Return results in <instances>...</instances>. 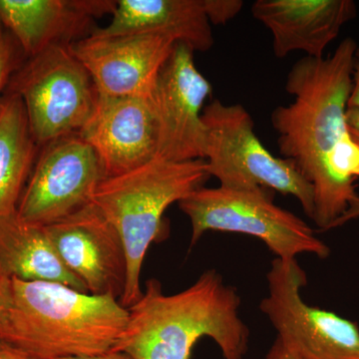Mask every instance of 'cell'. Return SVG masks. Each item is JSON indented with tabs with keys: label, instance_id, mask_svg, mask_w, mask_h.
I'll return each mask as SVG.
<instances>
[{
	"label": "cell",
	"instance_id": "1",
	"mask_svg": "<svg viewBox=\"0 0 359 359\" xmlns=\"http://www.w3.org/2000/svg\"><path fill=\"white\" fill-rule=\"evenodd\" d=\"M358 47L347 37L327 57L297 61L285 81L294 101L271 115L280 155L313 186V219L323 230L344 224L359 200V147L346 124Z\"/></svg>",
	"mask_w": 359,
	"mask_h": 359
},
{
	"label": "cell",
	"instance_id": "17",
	"mask_svg": "<svg viewBox=\"0 0 359 359\" xmlns=\"http://www.w3.org/2000/svg\"><path fill=\"white\" fill-rule=\"evenodd\" d=\"M0 271L9 280L59 283L88 292L61 261L45 226L28 223L18 212L0 217Z\"/></svg>",
	"mask_w": 359,
	"mask_h": 359
},
{
	"label": "cell",
	"instance_id": "15",
	"mask_svg": "<svg viewBox=\"0 0 359 359\" xmlns=\"http://www.w3.org/2000/svg\"><path fill=\"white\" fill-rule=\"evenodd\" d=\"M252 14L271 32L276 57L302 51L320 58L358 6L353 0H257Z\"/></svg>",
	"mask_w": 359,
	"mask_h": 359
},
{
	"label": "cell",
	"instance_id": "13",
	"mask_svg": "<svg viewBox=\"0 0 359 359\" xmlns=\"http://www.w3.org/2000/svg\"><path fill=\"white\" fill-rule=\"evenodd\" d=\"M79 136L95 151L106 176L114 177L157 158V127L151 96L99 97Z\"/></svg>",
	"mask_w": 359,
	"mask_h": 359
},
{
	"label": "cell",
	"instance_id": "21",
	"mask_svg": "<svg viewBox=\"0 0 359 359\" xmlns=\"http://www.w3.org/2000/svg\"><path fill=\"white\" fill-rule=\"evenodd\" d=\"M348 108L359 109V47L355 54L353 72V86L348 99Z\"/></svg>",
	"mask_w": 359,
	"mask_h": 359
},
{
	"label": "cell",
	"instance_id": "5",
	"mask_svg": "<svg viewBox=\"0 0 359 359\" xmlns=\"http://www.w3.org/2000/svg\"><path fill=\"white\" fill-rule=\"evenodd\" d=\"M202 120L205 166L219 186L235 190L266 189L292 196L304 214L313 219V186L290 161L276 157L264 147L244 106L215 99L205 106Z\"/></svg>",
	"mask_w": 359,
	"mask_h": 359
},
{
	"label": "cell",
	"instance_id": "10",
	"mask_svg": "<svg viewBox=\"0 0 359 359\" xmlns=\"http://www.w3.org/2000/svg\"><path fill=\"white\" fill-rule=\"evenodd\" d=\"M209 80L198 70L194 52L175 44L151 95L157 127V158L170 162L204 160L202 115L212 95Z\"/></svg>",
	"mask_w": 359,
	"mask_h": 359
},
{
	"label": "cell",
	"instance_id": "9",
	"mask_svg": "<svg viewBox=\"0 0 359 359\" xmlns=\"http://www.w3.org/2000/svg\"><path fill=\"white\" fill-rule=\"evenodd\" d=\"M107 178L94 149L79 134L61 137L40 147L18 214L47 226L91 204Z\"/></svg>",
	"mask_w": 359,
	"mask_h": 359
},
{
	"label": "cell",
	"instance_id": "2",
	"mask_svg": "<svg viewBox=\"0 0 359 359\" xmlns=\"http://www.w3.org/2000/svg\"><path fill=\"white\" fill-rule=\"evenodd\" d=\"M240 306L237 290L215 269L175 294H165L157 280H149L141 299L128 309L126 330L113 351L134 359H191L194 346L208 337L224 359H244L250 330Z\"/></svg>",
	"mask_w": 359,
	"mask_h": 359
},
{
	"label": "cell",
	"instance_id": "16",
	"mask_svg": "<svg viewBox=\"0 0 359 359\" xmlns=\"http://www.w3.org/2000/svg\"><path fill=\"white\" fill-rule=\"evenodd\" d=\"M102 35L148 33L186 45L193 52H208L215 39L205 0H117Z\"/></svg>",
	"mask_w": 359,
	"mask_h": 359
},
{
	"label": "cell",
	"instance_id": "4",
	"mask_svg": "<svg viewBox=\"0 0 359 359\" xmlns=\"http://www.w3.org/2000/svg\"><path fill=\"white\" fill-rule=\"evenodd\" d=\"M210 178L205 160L170 162L156 158L127 173L108 177L97 188L92 203L115 226L126 250L128 276L120 299L124 308L143 294L142 266L150 245L166 231L165 212Z\"/></svg>",
	"mask_w": 359,
	"mask_h": 359
},
{
	"label": "cell",
	"instance_id": "19",
	"mask_svg": "<svg viewBox=\"0 0 359 359\" xmlns=\"http://www.w3.org/2000/svg\"><path fill=\"white\" fill-rule=\"evenodd\" d=\"M25 59L20 45L0 21V97Z\"/></svg>",
	"mask_w": 359,
	"mask_h": 359
},
{
	"label": "cell",
	"instance_id": "3",
	"mask_svg": "<svg viewBox=\"0 0 359 359\" xmlns=\"http://www.w3.org/2000/svg\"><path fill=\"white\" fill-rule=\"evenodd\" d=\"M128 318V309L111 295L11 278L0 340L35 359L97 355L115 348Z\"/></svg>",
	"mask_w": 359,
	"mask_h": 359
},
{
	"label": "cell",
	"instance_id": "27",
	"mask_svg": "<svg viewBox=\"0 0 359 359\" xmlns=\"http://www.w3.org/2000/svg\"><path fill=\"white\" fill-rule=\"evenodd\" d=\"M356 217H359V200L355 203V204H354L353 207L351 208V211L347 212L346 218H344V223H346L348 219L356 218Z\"/></svg>",
	"mask_w": 359,
	"mask_h": 359
},
{
	"label": "cell",
	"instance_id": "14",
	"mask_svg": "<svg viewBox=\"0 0 359 359\" xmlns=\"http://www.w3.org/2000/svg\"><path fill=\"white\" fill-rule=\"evenodd\" d=\"M114 0H0V21L26 58L51 47H70L112 15Z\"/></svg>",
	"mask_w": 359,
	"mask_h": 359
},
{
	"label": "cell",
	"instance_id": "11",
	"mask_svg": "<svg viewBox=\"0 0 359 359\" xmlns=\"http://www.w3.org/2000/svg\"><path fill=\"white\" fill-rule=\"evenodd\" d=\"M66 268L91 294L121 299L128 276L121 236L93 203L45 226Z\"/></svg>",
	"mask_w": 359,
	"mask_h": 359
},
{
	"label": "cell",
	"instance_id": "25",
	"mask_svg": "<svg viewBox=\"0 0 359 359\" xmlns=\"http://www.w3.org/2000/svg\"><path fill=\"white\" fill-rule=\"evenodd\" d=\"M63 359H134L128 353L123 351H110L108 353L97 354V355L83 356V358H69Z\"/></svg>",
	"mask_w": 359,
	"mask_h": 359
},
{
	"label": "cell",
	"instance_id": "22",
	"mask_svg": "<svg viewBox=\"0 0 359 359\" xmlns=\"http://www.w3.org/2000/svg\"><path fill=\"white\" fill-rule=\"evenodd\" d=\"M264 359H299L283 344L282 340L276 337L273 346L269 348Z\"/></svg>",
	"mask_w": 359,
	"mask_h": 359
},
{
	"label": "cell",
	"instance_id": "12",
	"mask_svg": "<svg viewBox=\"0 0 359 359\" xmlns=\"http://www.w3.org/2000/svg\"><path fill=\"white\" fill-rule=\"evenodd\" d=\"M174 40L157 34L93 32L69 47L103 96H151Z\"/></svg>",
	"mask_w": 359,
	"mask_h": 359
},
{
	"label": "cell",
	"instance_id": "23",
	"mask_svg": "<svg viewBox=\"0 0 359 359\" xmlns=\"http://www.w3.org/2000/svg\"><path fill=\"white\" fill-rule=\"evenodd\" d=\"M346 124L353 140L359 147V109L358 108H348L346 113Z\"/></svg>",
	"mask_w": 359,
	"mask_h": 359
},
{
	"label": "cell",
	"instance_id": "24",
	"mask_svg": "<svg viewBox=\"0 0 359 359\" xmlns=\"http://www.w3.org/2000/svg\"><path fill=\"white\" fill-rule=\"evenodd\" d=\"M0 359H35L0 340Z\"/></svg>",
	"mask_w": 359,
	"mask_h": 359
},
{
	"label": "cell",
	"instance_id": "26",
	"mask_svg": "<svg viewBox=\"0 0 359 359\" xmlns=\"http://www.w3.org/2000/svg\"><path fill=\"white\" fill-rule=\"evenodd\" d=\"M9 278L0 271V318L6 308L7 295H8Z\"/></svg>",
	"mask_w": 359,
	"mask_h": 359
},
{
	"label": "cell",
	"instance_id": "20",
	"mask_svg": "<svg viewBox=\"0 0 359 359\" xmlns=\"http://www.w3.org/2000/svg\"><path fill=\"white\" fill-rule=\"evenodd\" d=\"M205 13L212 25H226L242 11L241 0H205Z\"/></svg>",
	"mask_w": 359,
	"mask_h": 359
},
{
	"label": "cell",
	"instance_id": "6",
	"mask_svg": "<svg viewBox=\"0 0 359 359\" xmlns=\"http://www.w3.org/2000/svg\"><path fill=\"white\" fill-rule=\"evenodd\" d=\"M273 194L266 189L235 190L221 186L194 191L178 203L192 226L191 245L207 231H229L259 238L283 261L302 254L327 257L330 248L306 222L276 205Z\"/></svg>",
	"mask_w": 359,
	"mask_h": 359
},
{
	"label": "cell",
	"instance_id": "8",
	"mask_svg": "<svg viewBox=\"0 0 359 359\" xmlns=\"http://www.w3.org/2000/svg\"><path fill=\"white\" fill-rule=\"evenodd\" d=\"M266 278L269 294L259 309L297 358L359 359L358 325L304 301L306 275L297 259L276 257Z\"/></svg>",
	"mask_w": 359,
	"mask_h": 359
},
{
	"label": "cell",
	"instance_id": "18",
	"mask_svg": "<svg viewBox=\"0 0 359 359\" xmlns=\"http://www.w3.org/2000/svg\"><path fill=\"white\" fill-rule=\"evenodd\" d=\"M39 146L33 138L20 97H0V217L18 212Z\"/></svg>",
	"mask_w": 359,
	"mask_h": 359
},
{
	"label": "cell",
	"instance_id": "7",
	"mask_svg": "<svg viewBox=\"0 0 359 359\" xmlns=\"http://www.w3.org/2000/svg\"><path fill=\"white\" fill-rule=\"evenodd\" d=\"M4 93L22 101L39 147L79 134L95 112L100 97L93 78L69 47H51L26 58Z\"/></svg>",
	"mask_w": 359,
	"mask_h": 359
}]
</instances>
